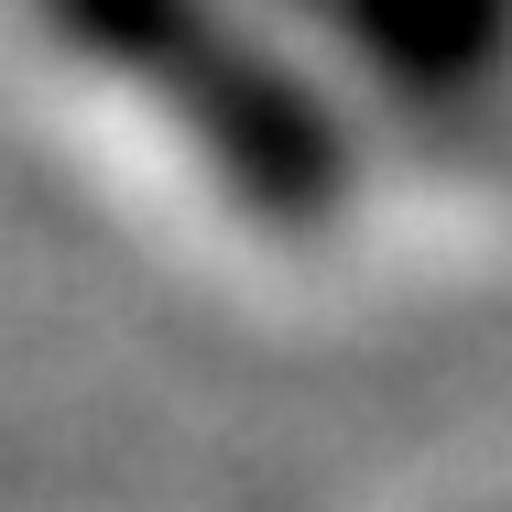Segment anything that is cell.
I'll return each instance as SVG.
<instances>
[{"mask_svg":"<svg viewBox=\"0 0 512 512\" xmlns=\"http://www.w3.org/2000/svg\"><path fill=\"white\" fill-rule=\"evenodd\" d=\"M44 44L77 55L88 77L164 109V131L207 164V186L316 240L360 197V109L316 77V55L262 0H33Z\"/></svg>","mask_w":512,"mask_h":512,"instance_id":"1","label":"cell"},{"mask_svg":"<svg viewBox=\"0 0 512 512\" xmlns=\"http://www.w3.org/2000/svg\"><path fill=\"white\" fill-rule=\"evenodd\" d=\"M502 11H512V0H502Z\"/></svg>","mask_w":512,"mask_h":512,"instance_id":"3","label":"cell"},{"mask_svg":"<svg viewBox=\"0 0 512 512\" xmlns=\"http://www.w3.org/2000/svg\"><path fill=\"white\" fill-rule=\"evenodd\" d=\"M306 33L316 77L349 109H382L404 142L480 164L512 142V11L502 0H262Z\"/></svg>","mask_w":512,"mask_h":512,"instance_id":"2","label":"cell"}]
</instances>
